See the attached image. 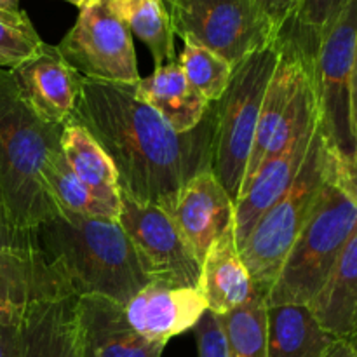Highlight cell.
<instances>
[{
    "label": "cell",
    "mask_w": 357,
    "mask_h": 357,
    "mask_svg": "<svg viewBox=\"0 0 357 357\" xmlns=\"http://www.w3.org/2000/svg\"><path fill=\"white\" fill-rule=\"evenodd\" d=\"M68 121L86 128L110 157L121 194L166 213L192 178L213 169L215 103L201 124L178 132L136 98L132 86L84 79Z\"/></svg>",
    "instance_id": "6da1fadb"
},
{
    "label": "cell",
    "mask_w": 357,
    "mask_h": 357,
    "mask_svg": "<svg viewBox=\"0 0 357 357\" xmlns=\"http://www.w3.org/2000/svg\"><path fill=\"white\" fill-rule=\"evenodd\" d=\"M33 236L75 296H105L126 305L150 282L119 220L58 211Z\"/></svg>",
    "instance_id": "7a4b0ae2"
},
{
    "label": "cell",
    "mask_w": 357,
    "mask_h": 357,
    "mask_svg": "<svg viewBox=\"0 0 357 357\" xmlns=\"http://www.w3.org/2000/svg\"><path fill=\"white\" fill-rule=\"evenodd\" d=\"M61 132L31 110L10 70L0 68V201L16 229L33 232L58 213L44 169L61 150Z\"/></svg>",
    "instance_id": "3957f363"
},
{
    "label": "cell",
    "mask_w": 357,
    "mask_h": 357,
    "mask_svg": "<svg viewBox=\"0 0 357 357\" xmlns=\"http://www.w3.org/2000/svg\"><path fill=\"white\" fill-rule=\"evenodd\" d=\"M357 230V206L328 176L319 199L289 250L267 305H309Z\"/></svg>",
    "instance_id": "277c9868"
},
{
    "label": "cell",
    "mask_w": 357,
    "mask_h": 357,
    "mask_svg": "<svg viewBox=\"0 0 357 357\" xmlns=\"http://www.w3.org/2000/svg\"><path fill=\"white\" fill-rule=\"evenodd\" d=\"M330 149L321 135L319 122L298 176L284 195L261 215L248 236L241 258L253 279L255 289L267 300L275 278L309 220L331 171Z\"/></svg>",
    "instance_id": "5b68a950"
},
{
    "label": "cell",
    "mask_w": 357,
    "mask_h": 357,
    "mask_svg": "<svg viewBox=\"0 0 357 357\" xmlns=\"http://www.w3.org/2000/svg\"><path fill=\"white\" fill-rule=\"evenodd\" d=\"M281 47L275 37L264 49L251 52L232 68L229 87L216 101L213 173L227 194L237 202L244 173L257 135L265 89L279 61Z\"/></svg>",
    "instance_id": "8992f818"
},
{
    "label": "cell",
    "mask_w": 357,
    "mask_h": 357,
    "mask_svg": "<svg viewBox=\"0 0 357 357\" xmlns=\"http://www.w3.org/2000/svg\"><path fill=\"white\" fill-rule=\"evenodd\" d=\"M357 44V0H347L319 38L314 59L317 122L331 155H357V129L352 114V65Z\"/></svg>",
    "instance_id": "52a82bcc"
},
{
    "label": "cell",
    "mask_w": 357,
    "mask_h": 357,
    "mask_svg": "<svg viewBox=\"0 0 357 357\" xmlns=\"http://www.w3.org/2000/svg\"><path fill=\"white\" fill-rule=\"evenodd\" d=\"M174 37L194 42L236 66L275 40L260 0H173Z\"/></svg>",
    "instance_id": "ba28073f"
},
{
    "label": "cell",
    "mask_w": 357,
    "mask_h": 357,
    "mask_svg": "<svg viewBox=\"0 0 357 357\" xmlns=\"http://www.w3.org/2000/svg\"><path fill=\"white\" fill-rule=\"evenodd\" d=\"M56 47L84 79L124 86L142 79L132 33L119 0H93L80 9L75 24Z\"/></svg>",
    "instance_id": "9c48e42d"
},
{
    "label": "cell",
    "mask_w": 357,
    "mask_h": 357,
    "mask_svg": "<svg viewBox=\"0 0 357 357\" xmlns=\"http://www.w3.org/2000/svg\"><path fill=\"white\" fill-rule=\"evenodd\" d=\"M119 223L150 281L199 288L201 264L164 209L121 194Z\"/></svg>",
    "instance_id": "30bf717a"
},
{
    "label": "cell",
    "mask_w": 357,
    "mask_h": 357,
    "mask_svg": "<svg viewBox=\"0 0 357 357\" xmlns=\"http://www.w3.org/2000/svg\"><path fill=\"white\" fill-rule=\"evenodd\" d=\"M73 296L61 268L40 250H0V323L20 324L38 303Z\"/></svg>",
    "instance_id": "8fae6325"
},
{
    "label": "cell",
    "mask_w": 357,
    "mask_h": 357,
    "mask_svg": "<svg viewBox=\"0 0 357 357\" xmlns=\"http://www.w3.org/2000/svg\"><path fill=\"white\" fill-rule=\"evenodd\" d=\"M21 96L47 124L65 126L77 107L82 80L59 54L58 47L42 42L28 59L10 68Z\"/></svg>",
    "instance_id": "7c38bea8"
},
{
    "label": "cell",
    "mask_w": 357,
    "mask_h": 357,
    "mask_svg": "<svg viewBox=\"0 0 357 357\" xmlns=\"http://www.w3.org/2000/svg\"><path fill=\"white\" fill-rule=\"evenodd\" d=\"M124 307L129 326L142 337L166 345L176 335L194 330L208 303L199 288L150 281Z\"/></svg>",
    "instance_id": "4fadbf2b"
},
{
    "label": "cell",
    "mask_w": 357,
    "mask_h": 357,
    "mask_svg": "<svg viewBox=\"0 0 357 357\" xmlns=\"http://www.w3.org/2000/svg\"><path fill=\"white\" fill-rule=\"evenodd\" d=\"M234 201L215 176L213 169L192 178L178 194L167 215L187 241L199 264H202L220 236L234 227Z\"/></svg>",
    "instance_id": "5bb4252c"
},
{
    "label": "cell",
    "mask_w": 357,
    "mask_h": 357,
    "mask_svg": "<svg viewBox=\"0 0 357 357\" xmlns=\"http://www.w3.org/2000/svg\"><path fill=\"white\" fill-rule=\"evenodd\" d=\"M317 129V117L307 124L288 146L261 164L258 173L234 206V232L239 253L248 236L267 209L288 192L303 166Z\"/></svg>",
    "instance_id": "9a60e30c"
},
{
    "label": "cell",
    "mask_w": 357,
    "mask_h": 357,
    "mask_svg": "<svg viewBox=\"0 0 357 357\" xmlns=\"http://www.w3.org/2000/svg\"><path fill=\"white\" fill-rule=\"evenodd\" d=\"M77 328L82 357H160L166 347L136 333L124 307L105 296H77Z\"/></svg>",
    "instance_id": "2e32d148"
},
{
    "label": "cell",
    "mask_w": 357,
    "mask_h": 357,
    "mask_svg": "<svg viewBox=\"0 0 357 357\" xmlns=\"http://www.w3.org/2000/svg\"><path fill=\"white\" fill-rule=\"evenodd\" d=\"M199 289L206 298L208 310L218 316L239 309L260 296L241 258L234 227H230L209 248L204 261L201 264Z\"/></svg>",
    "instance_id": "e0dca14e"
},
{
    "label": "cell",
    "mask_w": 357,
    "mask_h": 357,
    "mask_svg": "<svg viewBox=\"0 0 357 357\" xmlns=\"http://www.w3.org/2000/svg\"><path fill=\"white\" fill-rule=\"evenodd\" d=\"M20 357H82L77 296L28 309L20 323Z\"/></svg>",
    "instance_id": "ac0fdd59"
},
{
    "label": "cell",
    "mask_w": 357,
    "mask_h": 357,
    "mask_svg": "<svg viewBox=\"0 0 357 357\" xmlns=\"http://www.w3.org/2000/svg\"><path fill=\"white\" fill-rule=\"evenodd\" d=\"M138 100L152 107L178 132L192 131L201 124L209 105L185 77L180 63L157 66L150 77H143L132 86Z\"/></svg>",
    "instance_id": "d6986e66"
},
{
    "label": "cell",
    "mask_w": 357,
    "mask_h": 357,
    "mask_svg": "<svg viewBox=\"0 0 357 357\" xmlns=\"http://www.w3.org/2000/svg\"><path fill=\"white\" fill-rule=\"evenodd\" d=\"M309 307L328 333L351 338L357 323V230Z\"/></svg>",
    "instance_id": "ffe728a7"
},
{
    "label": "cell",
    "mask_w": 357,
    "mask_h": 357,
    "mask_svg": "<svg viewBox=\"0 0 357 357\" xmlns=\"http://www.w3.org/2000/svg\"><path fill=\"white\" fill-rule=\"evenodd\" d=\"M335 342L309 305H267L268 357H323Z\"/></svg>",
    "instance_id": "44dd1931"
},
{
    "label": "cell",
    "mask_w": 357,
    "mask_h": 357,
    "mask_svg": "<svg viewBox=\"0 0 357 357\" xmlns=\"http://www.w3.org/2000/svg\"><path fill=\"white\" fill-rule=\"evenodd\" d=\"M61 152L70 169L94 197L121 211V188L114 162L86 128L68 121L63 126Z\"/></svg>",
    "instance_id": "7402d4cb"
},
{
    "label": "cell",
    "mask_w": 357,
    "mask_h": 357,
    "mask_svg": "<svg viewBox=\"0 0 357 357\" xmlns=\"http://www.w3.org/2000/svg\"><path fill=\"white\" fill-rule=\"evenodd\" d=\"M119 6L131 33L152 54L155 68L176 61L173 24L162 0H119Z\"/></svg>",
    "instance_id": "603a6c76"
},
{
    "label": "cell",
    "mask_w": 357,
    "mask_h": 357,
    "mask_svg": "<svg viewBox=\"0 0 357 357\" xmlns=\"http://www.w3.org/2000/svg\"><path fill=\"white\" fill-rule=\"evenodd\" d=\"M44 181L58 211L91 216V218L119 220L121 211L91 194L89 188L70 169L61 150L54 153L45 166Z\"/></svg>",
    "instance_id": "cb8c5ba5"
},
{
    "label": "cell",
    "mask_w": 357,
    "mask_h": 357,
    "mask_svg": "<svg viewBox=\"0 0 357 357\" xmlns=\"http://www.w3.org/2000/svg\"><path fill=\"white\" fill-rule=\"evenodd\" d=\"M229 357H268L267 302L257 296L246 305L222 314Z\"/></svg>",
    "instance_id": "d4e9b609"
},
{
    "label": "cell",
    "mask_w": 357,
    "mask_h": 357,
    "mask_svg": "<svg viewBox=\"0 0 357 357\" xmlns=\"http://www.w3.org/2000/svg\"><path fill=\"white\" fill-rule=\"evenodd\" d=\"M185 77L190 86L208 103H216L229 87L232 66L222 56L194 42H185V47L178 58Z\"/></svg>",
    "instance_id": "484cf974"
},
{
    "label": "cell",
    "mask_w": 357,
    "mask_h": 357,
    "mask_svg": "<svg viewBox=\"0 0 357 357\" xmlns=\"http://www.w3.org/2000/svg\"><path fill=\"white\" fill-rule=\"evenodd\" d=\"M42 42L24 10H0V68L10 70L23 63L40 47Z\"/></svg>",
    "instance_id": "4316f807"
},
{
    "label": "cell",
    "mask_w": 357,
    "mask_h": 357,
    "mask_svg": "<svg viewBox=\"0 0 357 357\" xmlns=\"http://www.w3.org/2000/svg\"><path fill=\"white\" fill-rule=\"evenodd\" d=\"M347 0H298L295 14L289 21L305 37L319 45L321 35L326 31Z\"/></svg>",
    "instance_id": "83f0119b"
},
{
    "label": "cell",
    "mask_w": 357,
    "mask_h": 357,
    "mask_svg": "<svg viewBox=\"0 0 357 357\" xmlns=\"http://www.w3.org/2000/svg\"><path fill=\"white\" fill-rule=\"evenodd\" d=\"M195 340H197L199 357H229L227 354L225 333L218 314L206 310L204 316L194 326Z\"/></svg>",
    "instance_id": "f1b7e54d"
},
{
    "label": "cell",
    "mask_w": 357,
    "mask_h": 357,
    "mask_svg": "<svg viewBox=\"0 0 357 357\" xmlns=\"http://www.w3.org/2000/svg\"><path fill=\"white\" fill-rule=\"evenodd\" d=\"M330 180L342 194L357 206V155L352 160H337L333 157Z\"/></svg>",
    "instance_id": "f546056e"
},
{
    "label": "cell",
    "mask_w": 357,
    "mask_h": 357,
    "mask_svg": "<svg viewBox=\"0 0 357 357\" xmlns=\"http://www.w3.org/2000/svg\"><path fill=\"white\" fill-rule=\"evenodd\" d=\"M30 248H37L33 232L16 229L0 201V250H30Z\"/></svg>",
    "instance_id": "4dcf8cb0"
},
{
    "label": "cell",
    "mask_w": 357,
    "mask_h": 357,
    "mask_svg": "<svg viewBox=\"0 0 357 357\" xmlns=\"http://www.w3.org/2000/svg\"><path fill=\"white\" fill-rule=\"evenodd\" d=\"M260 6L267 16L268 23L274 28L275 35H278L281 28L293 17L298 0H260Z\"/></svg>",
    "instance_id": "1f68e13d"
},
{
    "label": "cell",
    "mask_w": 357,
    "mask_h": 357,
    "mask_svg": "<svg viewBox=\"0 0 357 357\" xmlns=\"http://www.w3.org/2000/svg\"><path fill=\"white\" fill-rule=\"evenodd\" d=\"M20 324L0 323V357H20Z\"/></svg>",
    "instance_id": "d6a6232c"
},
{
    "label": "cell",
    "mask_w": 357,
    "mask_h": 357,
    "mask_svg": "<svg viewBox=\"0 0 357 357\" xmlns=\"http://www.w3.org/2000/svg\"><path fill=\"white\" fill-rule=\"evenodd\" d=\"M323 357H357V349L351 342L347 340H338L331 345L330 351Z\"/></svg>",
    "instance_id": "836d02e7"
},
{
    "label": "cell",
    "mask_w": 357,
    "mask_h": 357,
    "mask_svg": "<svg viewBox=\"0 0 357 357\" xmlns=\"http://www.w3.org/2000/svg\"><path fill=\"white\" fill-rule=\"evenodd\" d=\"M352 114H354V124L357 129V44H356L354 65H352Z\"/></svg>",
    "instance_id": "e575fe53"
},
{
    "label": "cell",
    "mask_w": 357,
    "mask_h": 357,
    "mask_svg": "<svg viewBox=\"0 0 357 357\" xmlns=\"http://www.w3.org/2000/svg\"><path fill=\"white\" fill-rule=\"evenodd\" d=\"M2 13H20V0H0Z\"/></svg>",
    "instance_id": "d590c367"
},
{
    "label": "cell",
    "mask_w": 357,
    "mask_h": 357,
    "mask_svg": "<svg viewBox=\"0 0 357 357\" xmlns=\"http://www.w3.org/2000/svg\"><path fill=\"white\" fill-rule=\"evenodd\" d=\"M65 2H68V3H72V6H75L77 9H84V7H87L89 6L91 2H93V0H65Z\"/></svg>",
    "instance_id": "8d00e7d4"
},
{
    "label": "cell",
    "mask_w": 357,
    "mask_h": 357,
    "mask_svg": "<svg viewBox=\"0 0 357 357\" xmlns=\"http://www.w3.org/2000/svg\"><path fill=\"white\" fill-rule=\"evenodd\" d=\"M347 342H351V344L354 345V347H357V323H356V328H354V331H352L351 338H349Z\"/></svg>",
    "instance_id": "74e56055"
},
{
    "label": "cell",
    "mask_w": 357,
    "mask_h": 357,
    "mask_svg": "<svg viewBox=\"0 0 357 357\" xmlns=\"http://www.w3.org/2000/svg\"><path fill=\"white\" fill-rule=\"evenodd\" d=\"M162 2H164V6H166L167 13H169V10H171V7H173V0H162Z\"/></svg>",
    "instance_id": "f35d334b"
},
{
    "label": "cell",
    "mask_w": 357,
    "mask_h": 357,
    "mask_svg": "<svg viewBox=\"0 0 357 357\" xmlns=\"http://www.w3.org/2000/svg\"><path fill=\"white\" fill-rule=\"evenodd\" d=\"M356 349H357V347H356Z\"/></svg>",
    "instance_id": "ab89813d"
}]
</instances>
